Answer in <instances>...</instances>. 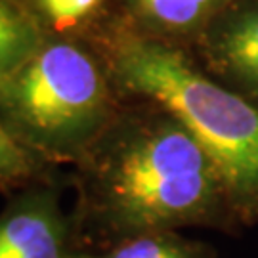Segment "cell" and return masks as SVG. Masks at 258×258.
I'll return each mask as SVG.
<instances>
[{
	"label": "cell",
	"instance_id": "obj_7",
	"mask_svg": "<svg viewBox=\"0 0 258 258\" xmlns=\"http://www.w3.org/2000/svg\"><path fill=\"white\" fill-rule=\"evenodd\" d=\"M77 258H212V252L176 231H161L120 241L103 250H81Z\"/></svg>",
	"mask_w": 258,
	"mask_h": 258
},
{
	"label": "cell",
	"instance_id": "obj_10",
	"mask_svg": "<svg viewBox=\"0 0 258 258\" xmlns=\"http://www.w3.org/2000/svg\"><path fill=\"white\" fill-rule=\"evenodd\" d=\"M100 0H40L46 16L57 27H69L86 18Z\"/></svg>",
	"mask_w": 258,
	"mask_h": 258
},
{
	"label": "cell",
	"instance_id": "obj_9",
	"mask_svg": "<svg viewBox=\"0 0 258 258\" xmlns=\"http://www.w3.org/2000/svg\"><path fill=\"white\" fill-rule=\"evenodd\" d=\"M33 155L0 124V185L23 182L35 172Z\"/></svg>",
	"mask_w": 258,
	"mask_h": 258
},
{
	"label": "cell",
	"instance_id": "obj_3",
	"mask_svg": "<svg viewBox=\"0 0 258 258\" xmlns=\"http://www.w3.org/2000/svg\"><path fill=\"white\" fill-rule=\"evenodd\" d=\"M0 102L21 146L25 140L48 157H75L102 128L107 90L90 55L71 42H50L0 86Z\"/></svg>",
	"mask_w": 258,
	"mask_h": 258
},
{
	"label": "cell",
	"instance_id": "obj_1",
	"mask_svg": "<svg viewBox=\"0 0 258 258\" xmlns=\"http://www.w3.org/2000/svg\"><path fill=\"white\" fill-rule=\"evenodd\" d=\"M83 224L103 250L184 226H231L218 168L199 140L170 113L153 117L84 153Z\"/></svg>",
	"mask_w": 258,
	"mask_h": 258
},
{
	"label": "cell",
	"instance_id": "obj_5",
	"mask_svg": "<svg viewBox=\"0 0 258 258\" xmlns=\"http://www.w3.org/2000/svg\"><path fill=\"white\" fill-rule=\"evenodd\" d=\"M209 71L258 103V0H235L201 33Z\"/></svg>",
	"mask_w": 258,
	"mask_h": 258
},
{
	"label": "cell",
	"instance_id": "obj_8",
	"mask_svg": "<svg viewBox=\"0 0 258 258\" xmlns=\"http://www.w3.org/2000/svg\"><path fill=\"white\" fill-rule=\"evenodd\" d=\"M38 48L33 25L0 6V86L27 63Z\"/></svg>",
	"mask_w": 258,
	"mask_h": 258
},
{
	"label": "cell",
	"instance_id": "obj_4",
	"mask_svg": "<svg viewBox=\"0 0 258 258\" xmlns=\"http://www.w3.org/2000/svg\"><path fill=\"white\" fill-rule=\"evenodd\" d=\"M81 250L54 189H31L0 214V258H77Z\"/></svg>",
	"mask_w": 258,
	"mask_h": 258
},
{
	"label": "cell",
	"instance_id": "obj_6",
	"mask_svg": "<svg viewBox=\"0 0 258 258\" xmlns=\"http://www.w3.org/2000/svg\"><path fill=\"white\" fill-rule=\"evenodd\" d=\"M235 0H130L148 25L168 35L203 33L207 25Z\"/></svg>",
	"mask_w": 258,
	"mask_h": 258
},
{
	"label": "cell",
	"instance_id": "obj_2",
	"mask_svg": "<svg viewBox=\"0 0 258 258\" xmlns=\"http://www.w3.org/2000/svg\"><path fill=\"white\" fill-rule=\"evenodd\" d=\"M113 69L126 90L159 103L199 140L220 172L235 222H258V103L155 38H120Z\"/></svg>",
	"mask_w": 258,
	"mask_h": 258
}]
</instances>
